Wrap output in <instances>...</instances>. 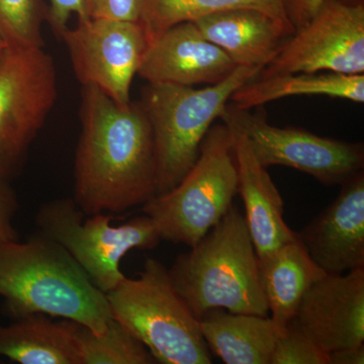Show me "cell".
<instances>
[{
	"label": "cell",
	"instance_id": "3957f363",
	"mask_svg": "<svg viewBox=\"0 0 364 364\" xmlns=\"http://www.w3.org/2000/svg\"><path fill=\"white\" fill-rule=\"evenodd\" d=\"M168 273L176 293L198 320L215 308L267 317L259 260L237 205L181 254Z\"/></svg>",
	"mask_w": 364,
	"mask_h": 364
},
{
	"label": "cell",
	"instance_id": "6da1fadb",
	"mask_svg": "<svg viewBox=\"0 0 364 364\" xmlns=\"http://www.w3.org/2000/svg\"><path fill=\"white\" fill-rule=\"evenodd\" d=\"M79 117L73 200L81 210L119 214L156 196L154 138L140 102L119 105L82 85Z\"/></svg>",
	"mask_w": 364,
	"mask_h": 364
},
{
	"label": "cell",
	"instance_id": "484cf974",
	"mask_svg": "<svg viewBox=\"0 0 364 364\" xmlns=\"http://www.w3.org/2000/svg\"><path fill=\"white\" fill-rule=\"evenodd\" d=\"M20 208L18 196L9 181L0 179V245L20 240L14 218Z\"/></svg>",
	"mask_w": 364,
	"mask_h": 364
},
{
	"label": "cell",
	"instance_id": "8fae6325",
	"mask_svg": "<svg viewBox=\"0 0 364 364\" xmlns=\"http://www.w3.org/2000/svg\"><path fill=\"white\" fill-rule=\"evenodd\" d=\"M81 85H93L119 105L131 102V86L146 50L147 35L140 21L77 20L60 36Z\"/></svg>",
	"mask_w": 364,
	"mask_h": 364
},
{
	"label": "cell",
	"instance_id": "5bb4252c",
	"mask_svg": "<svg viewBox=\"0 0 364 364\" xmlns=\"http://www.w3.org/2000/svg\"><path fill=\"white\" fill-rule=\"evenodd\" d=\"M237 67L195 23L184 21L150 43L136 75L148 83L210 85L224 80Z\"/></svg>",
	"mask_w": 364,
	"mask_h": 364
},
{
	"label": "cell",
	"instance_id": "d6986e66",
	"mask_svg": "<svg viewBox=\"0 0 364 364\" xmlns=\"http://www.w3.org/2000/svg\"><path fill=\"white\" fill-rule=\"evenodd\" d=\"M53 318L33 315L0 325V356L23 364H80L75 322Z\"/></svg>",
	"mask_w": 364,
	"mask_h": 364
},
{
	"label": "cell",
	"instance_id": "4fadbf2b",
	"mask_svg": "<svg viewBox=\"0 0 364 364\" xmlns=\"http://www.w3.org/2000/svg\"><path fill=\"white\" fill-rule=\"evenodd\" d=\"M309 256L328 274L364 268V173L341 184L331 205L296 233Z\"/></svg>",
	"mask_w": 364,
	"mask_h": 364
},
{
	"label": "cell",
	"instance_id": "9a60e30c",
	"mask_svg": "<svg viewBox=\"0 0 364 364\" xmlns=\"http://www.w3.org/2000/svg\"><path fill=\"white\" fill-rule=\"evenodd\" d=\"M231 133L238 172V193L243 200L244 218L251 240L261 261L296 240V232L284 221V200L279 189L254 155L247 139L238 132Z\"/></svg>",
	"mask_w": 364,
	"mask_h": 364
},
{
	"label": "cell",
	"instance_id": "ffe728a7",
	"mask_svg": "<svg viewBox=\"0 0 364 364\" xmlns=\"http://www.w3.org/2000/svg\"><path fill=\"white\" fill-rule=\"evenodd\" d=\"M329 97L364 102V75L335 72H296L254 77L232 95L230 102L242 109L258 107L289 97Z\"/></svg>",
	"mask_w": 364,
	"mask_h": 364
},
{
	"label": "cell",
	"instance_id": "9c48e42d",
	"mask_svg": "<svg viewBox=\"0 0 364 364\" xmlns=\"http://www.w3.org/2000/svg\"><path fill=\"white\" fill-rule=\"evenodd\" d=\"M220 119L230 130L246 136L265 168L291 167L325 186H341L363 170V144L324 138L298 128L272 126L263 111L252 112L231 102Z\"/></svg>",
	"mask_w": 364,
	"mask_h": 364
},
{
	"label": "cell",
	"instance_id": "cb8c5ba5",
	"mask_svg": "<svg viewBox=\"0 0 364 364\" xmlns=\"http://www.w3.org/2000/svg\"><path fill=\"white\" fill-rule=\"evenodd\" d=\"M270 364H329V354L291 318L284 334L277 336Z\"/></svg>",
	"mask_w": 364,
	"mask_h": 364
},
{
	"label": "cell",
	"instance_id": "7a4b0ae2",
	"mask_svg": "<svg viewBox=\"0 0 364 364\" xmlns=\"http://www.w3.org/2000/svg\"><path fill=\"white\" fill-rule=\"evenodd\" d=\"M0 296L14 320L46 315L97 335L112 320L105 294L65 249L40 234L0 245Z\"/></svg>",
	"mask_w": 364,
	"mask_h": 364
},
{
	"label": "cell",
	"instance_id": "83f0119b",
	"mask_svg": "<svg viewBox=\"0 0 364 364\" xmlns=\"http://www.w3.org/2000/svg\"><path fill=\"white\" fill-rule=\"evenodd\" d=\"M324 0H282L287 20L294 31L305 26L317 14Z\"/></svg>",
	"mask_w": 364,
	"mask_h": 364
},
{
	"label": "cell",
	"instance_id": "8992f818",
	"mask_svg": "<svg viewBox=\"0 0 364 364\" xmlns=\"http://www.w3.org/2000/svg\"><path fill=\"white\" fill-rule=\"evenodd\" d=\"M237 193L233 135L226 124H215L188 173L173 188L144 203L142 210L161 240L191 247L227 214Z\"/></svg>",
	"mask_w": 364,
	"mask_h": 364
},
{
	"label": "cell",
	"instance_id": "4316f807",
	"mask_svg": "<svg viewBox=\"0 0 364 364\" xmlns=\"http://www.w3.org/2000/svg\"><path fill=\"white\" fill-rule=\"evenodd\" d=\"M47 23L57 39L68 28L72 14L77 16V20H87L86 0H49Z\"/></svg>",
	"mask_w": 364,
	"mask_h": 364
},
{
	"label": "cell",
	"instance_id": "ac0fdd59",
	"mask_svg": "<svg viewBox=\"0 0 364 364\" xmlns=\"http://www.w3.org/2000/svg\"><path fill=\"white\" fill-rule=\"evenodd\" d=\"M210 351L227 364H270L277 332L270 318L212 309L200 318Z\"/></svg>",
	"mask_w": 364,
	"mask_h": 364
},
{
	"label": "cell",
	"instance_id": "30bf717a",
	"mask_svg": "<svg viewBox=\"0 0 364 364\" xmlns=\"http://www.w3.org/2000/svg\"><path fill=\"white\" fill-rule=\"evenodd\" d=\"M296 72L364 73V0H324L257 77Z\"/></svg>",
	"mask_w": 364,
	"mask_h": 364
},
{
	"label": "cell",
	"instance_id": "603a6c76",
	"mask_svg": "<svg viewBox=\"0 0 364 364\" xmlns=\"http://www.w3.org/2000/svg\"><path fill=\"white\" fill-rule=\"evenodd\" d=\"M48 9L45 0H0V40L9 49L44 47Z\"/></svg>",
	"mask_w": 364,
	"mask_h": 364
},
{
	"label": "cell",
	"instance_id": "277c9868",
	"mask_svg": "<svg viewBox=\"0 0 364 364\" xmlns=\"http://www.w3.org/2000/svg\"><path fill=\"white\" fill-rule=\"evenodd\" d=\"M258 67L238 66L227 78L203 88L148 83L140 102L149 119L156 160V196L174 188L193 166L200 144L237 90L256 77Z\"/></svg>",
	"mask_w": 364,
	"mask_h": 364
},
{
	"label": "cell",
	"instance_id": "f546056e",
	"mask_svg": "<svg viewBox=\"0 0 364 364\" xmlns=\"http://www.w3.org/2000/svg\"><path fill=\"white\" fill-rule=\"evenodd\" d=\"M6 45H4V43L2 42L1 40H0V52L2 51V50L6 49Z\"/></svg>",
	"mask_w": 364,
	"mask_h": 364
},
{
	"label": "cell",
	"instance_id": "7402d4cb",
	"mask_svg": "<svg viewBox=\"0 0 364 364\" xmlns=\"http://www.w3.org/2000/svg\"><path fill=\"white\" fill-rule=\"evenodd\" d=\"M74 339L80 364H150L155 359L123 325L112 318L102 334L75 322Z\"/></svg>",
	"mask_w": 364,
	"mask_h": 364
},
{
	"label": "cell",
	"instance_id": "f1b7e54d",
	"mask_svg": "<svg viewBox=\"0 0 364 364\" xmlns=\"http://www.w3.org/2000/svg\"><path fill=\"white\" fill-rule=\"evenodd\" d=\"M363 345L340 349L329 353V364H363Z\"/></svg>",
	"mask_w": 364,
	"mask_h": 364
},
{
	"label": "cell",
	"instance_id": "2e32d148",
	"mask_svg": "<svg viewBox=\"0 0 364 364\" xmlns=\"http://www.w3.org/2000/svg\"><path fill=\"white\" fill-rule=\"evenodd\" d=\"M205 39L226 53L237 66L263 69L294 33L272 16L253 9H237L195 21Z\"/></svg>",
	"mask_w": 364,
	"mask_h": 364
},
{
	"label": "cell",
	"instance_id": "d4e9b609",
	"mask_svg": "<svg viewBox=\"0 0 364 364\" xmlns=\"http://www.w3.org/2000/svg\"><path fill=\"white\" fill-rule=\"evenodd\" d=\"M88 18L140 21L144 0H86Z\"/></svg>",
	"mask_w": 364,
	"mask_h": 364
},
{
	"label": "cell",
	"instance_id": "e0dca14e",
	"mask_svg": "<svg viewBox=\"0 0 364 364\" xmlns=\"http://www.w3.org/2000/svg\"><path fill=\"white\" fill-rule=\"evenodd\" d=\"M259 270L268 312H272L270 320L279 336L296 316L309 287L326 272L309 256L298 235L296 240L259 261Z\"/></svg>",
	"mask_w": 364,
	"mask_h": 364
},
{
	"label": "cell",
	"instance_id": "7c38bea8",
	"mask_svg": "<svg viewBox=\"0 0 364 364\" xmlns=\"http://www.w3.org/2000/svg\"><path fill=\"white\" fill-rule=\"evenodd\" d=\"M293 318L326 353L363 345L364 268L326 273L309 287Z\"/></svg>",
	"mask_w": 364,
	"mask_h": 364
},
{
	"label": "cell",
	"instance_id": "52a82bcc",
	"mask_svg": "<svg viewBox=\"0 0 364 364\" xmlns=\"http://www.w3.org/2000/svg\"><path fill=\"white\" fill-rule=\"evenodd\" d=\"M85 217L73 198H56L41 205L35 223L39 234L65 249L104 294L126 277L119 264L129 251L154 249L161 241L145 214L116 227L105 213Z\"/></svg>",
	"mask_w": 364,
	"mask_h": 364
},
{
	"label": "cell",
	"instance_id": "ba28073f",
	"mask_svg": "<svg viewBox=\"0 0 364 364\" xmlns=\"http://www.w3.org/2000/svg\"><path fill=\"white\" fill-rule=\"evenodd\" d=\"M57 97L54 60L43 48L0 52V179L20 171Z\"/></svg>",
	"mask_w": 364,
	"mask_h": 364
},
{
	"label": "cell",
	"instance_id": "44dd1931",
	"mask_svg": "<svg viewBox=\"0 0 364 364\" xmlns=\"http://www.w3.org/2000/svg\"><path fill=\"white\" fill-rule=\"evenodd\" d=\"M237 9H253L293 28L284 13L282 0H144L140 23L149 44L177 23Z\"/></svg>",
	"mask_w": 364,
	"mask_h": 364
},
{
	"label": "cell",
	"instance_id": "5b68a950",
	"mask_svg": "<svg viewBox=\"0 0 364 364\" xmlns=\"http://www.w3.org/2000/svg\"><path fill=\"white\" fill-rule=\"evenodd\" d=\"M112 318L163 364H210L212 355L195 317L176 293L168 269L154 258L136 279L105 294Z\"/></svg>",
	"mask_w": 364,
	"mask_h": 364
}]
</instances>
